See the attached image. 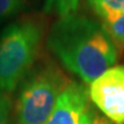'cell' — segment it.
<instances>
[{"label":"cell","mask_w":124,"mask_h":124,"mask_svg":"<svg viewBox=\"0 0 124 124\" xmlns=\"http://www.w3.org/2000/svg\"><path fill=\"white\" fill-rule=\"evenodd\" d=\"M43 29L33 20H20L0 33V91L12 93L30 72Z\"/></svg>","instance_id":"2"},{"label":"cell","mask_w":124,"mask_h":124,"mask_svg":"<svg viewBox=\"0 0 124 124\" xmlns=\"http://www.w3.org/2000/svg\"><path fill=\"white\" fill-rule=\"evenodd\" d=\"M70 80L52 62H45L28 74L16 100L18 124H45L59 97Z\"/></svg>","instance_id":"3"},{"label":"cell","mask_w":124,"mask_h":124,"mask_svg":"<svg viewBox=\"0 0 124 124\" xmlns=\"http://www.w3.org/2000/svg\"><path fill=\"white\" fill-rule=\"evenodd\" d=\"M47 47L84 83H92L118 58L117 47L101 23L76 13L62 16L54 23Z\"/></svg>","instance_id":"1"},{"label":"cell","mask_w":124,"mask_h":124,"mask_svg":"<svg viewBox=\"0 0 124 124\" xmlns=\"http://www.w3.org/2000/svg\"><path fill=\"white\" fill-rule=\"evenodd\" d=\"M89 97L108 120L124 124V66H113L97 77Z\"/></svg>","instance_id":"4"},{"label":"cell","mask_w":124,"mask_h":124,"mask_svg":"<svg viewBox=\"0 0 124 124\" xmlns=\"http://www.w3.org/2000/svg\"><path fill=\"white\" fill-rule=\"evenodd\" d=\"M87 107L89 92L86 86L70 82L59 97L45 124H79L80 117Z\"/></svg>","instance_id":"5"},{"label":"cell","mask_w":124,"mask_h":124,"mask_svg":"<svg viewBox=\"0 0 124 124\" xmlns=\"http://www.w3.org/2000/svg\"><path fill=\"white\" fill-rule=\"evenodd\" d=\"M93 116H94V111L92 108L87 107V109L84 111V114L82 115L79 121V124H92L93 123Z\"/></svg>","instance_id":"11"},{"label":"cell","mask_w":124,"mask_h":124,"mask_svg":"<svg viewBox=\"0 0 124 124\" xmlns=\"http://www.w3.org/2000/svg\"><path fill=\"white\" fill-rule=\"evenodd\" d=\"M101 25L116 47L124 49V14L110 21H101Z\"/></svg>","instance_id":"8"},{"label":"cell","mask_w":124,"mask_h":124,"mask_svg":"<svg viewBox=\"0 0 124 124\" xmlns=\"http://www.w3.org/2000/svg\"><path fill=\"white\" fill-rule=\"evenodd\" d=\"M10 100L5 94V92L0 91V124H9L10 121Z\"/></svg>","instance_id":"10"},{"label":"cell","mask_w":124,"mask_h":124,"mask_svg":"<svg viewBox=\"0 0 124 124\" xmlns=\"http://www.w3.org/2000/svg\"><path fill=\"white\" fill-rule=\"evenodd\" d=\"M101 21H110L124 14V0H87Z\"/></svg>","instance_id":"6"},{"label":"cell","mask_w":124,"mask_h":124,"mask_svg":"<svg viewBox=\"0 0 124 124\" xmlns=\"http://www.w3.org/2000/svg\"><path fill=\"white\" fill-rule=\"evenodd\" d=\"M92 124H114L110 120H108L106 116L100 115V114H95L93 116V123Z\"/></svg>","instance_id":"12"},{"label":"cell","mask_w":124,"mask_h":124,"mask_svg":"<svg viewBox=\"0 0 124 124\" xmlns=\"http://www.w3.org/2000/svg\"><path fill=\"white\" fill-rule=\"evenodd\" d=\"M24 4L25 0H0V21L20 12Z\"/></svg>","instance_id":"9"},{"label":"cell","mask_w":124,"mask_h":124,"mask_svg":"<svg viewBox=\"0 0 124 124\" xmlns=\"http://www.w3.org/2000/svg\"><path fill=\"white\" fill-rule=\"evenodd\" d=\"M82 0H45L44 9L46 13L56 14L60 17L75 14Z\"/></svg>","instance_id":"7"}]
</instances>
